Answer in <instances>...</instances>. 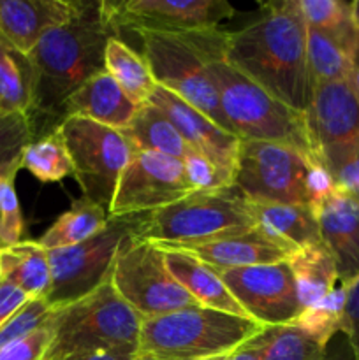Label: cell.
Returning <instances> with one entry per match:
<instances>
[{"label":"cell","mask_w":359,"mask_h":360,"mask_svg":"<svg viewBox=\"0 0 359 360\" xmlns=\"http://www.w3.org/2000/svg\"><path fill=\"white\" fill-rule=\"evenodd\" d=\"M224 62L289 108L306 115L313 84L299 0L267 2L256 21L227 34Z\"/></svg>","instance_id":"cell-1"},{"label":"cell","mask_w":359,"mask_h":360,"mask_svg":"<svg viewBox=\"0 0 359 360\" xmlns=\"http://www.w3.org/2000/svg\"><path fill=\"white\" fill-rule=\"evenodd\" d=\"M118 37L102 2H81L69 23L44 35L27 55L34 76L32 115L63 120V104L73 91L104 69L108 41Z\"/></svg>","instance_id":"cell-2"},{"label":"cell","mask_w":359,"mask_h":360,"mask_svg":"<svg viewBox=\"0 0 359 360\" xmlns=\"http://www.w3.org/2000/svg\"><path fill=\"white\" fill-rule=\"evenodd\" d=\"M136 34L143 42V56L158 86L178 95L213 120L220 129L232 134L213 81L208 74V62L211 58H224L227 32L211 28L189 34L150 30H139Z\"/></svg>","instance_id":"cell-3"},{"label":"cell","mask_w":359,"mask_h":360,"mask_svg":"<svg viewBox=\"0 0 359 360\" xmlns=\"http://www.w3.org/2000/svg\"><path fill=\"white\" fill-rule=\"evenodd\" d=\"M234 186L248 200L313 207L334 190L319 157L266 141H239Z\"/></svg>","instance_id":"cell-4"},{"label":"cell","mask_w":359,"mask_h":360,"mask_svg":"<svg viewBox=\"0 0 359 360\" xmlns=\"http://www.w3.org/2000/svg\"><path fill=\"white\" fill-rule=\"evenodd\" d=\"M48 323L51 336L41 360H63L88 352H137L143 319L108 281L92 294L51 309Z\"/></svg>","instance_id":"cell-5"},{"label":"cell","mask_w":359,"mask_h":360,"mask_svg":"<svg viewBox=\"0 0 359 360\" xmlns=\"http://www.w3.org/2000/svg\"><path fill=\"white\" fill-rule=\"evenodd\" d=\"M266 327L250 319L192 306L141 323L137 355L158 360H208L231 354Z\"/></svg>","instance_id":"cell-6"},{"label":"cell","mask_w":359,"mask_h":360,"mask_svg":"<svg viewBox=\"0 0 359 360\" xmlns=\"http://www.w3.org/2000/svg\"><path fill=\"white\" fill-rule=\"evenodd\" d=\"M208 74L236 137L241 141L289 144L319 157L310 136L305 112L296 111L275 98L259 84L232 69L220 56L208 62Z\"/></svg>","instance_id":"cell-7"},{"label":"cell","mask_w":359,"mask_h":360,"mask_svg":"<svg viewBox=\"0 0 359 360\" xmlns=\"http://www.w3.org/2000/svg\"><path fill=\"white\" fill-rule=\"evenodd\" d=\"M136 239L158 243H201L256 227L248 199L236 186L194 192L151 213L130 217Z\"/></svg>","instance_id":"cell-8"},{"label":"cell","mask_w":359,"mask_h":360,"mask_svg":"<svg viewBox=\"0 0 359 360\" xmlns=\"http://www.w3.org/2000/svg\"><path fill=\"white\" fill-rule=\"evenodd\" d=\"M109 281L143 320L201 306L168 269L164 250L134 238L132 227L120 245Z\"/></svg>","instance_id":"cell-9"},{"label":"cell","mask_w":359,"mask_h":360,"mask_svg":"<svg viewBox=\"0 0 359 360\" xmlns=\"http://www.w3.org/2000/svg\"><path fill=\"white\" fill-rule=\"evenodd\" d=\"M58 129L83 197L108 210L134 146L122 130L80 116H65Z\"/></svg>","instance_id":"cell-10"},{"label":"cell","mask_w":359,"mask_h":360,"mask_svg":"<svg viewBox=\"0 0 359 360\" xmlns=\"http://www.w3.org/2000/svg\"><path fill=\"white\" fill-rule=\"evenodd\" d=\"M130 217L111 218L101 234L81 245L48 252L51 285L44 301L51 309L77 301L111 280L113 264L123 239L130 234Z\"/></svg>","instance_id":"cell-11"},{"label":"cell","mask_w":359,"mask_h":360,"mask_svg":"<svg viewBox=\"0 0 359 360\" xmlns=\"http://www.w3.org/2000/svg\"><path fill=\"white\" fill-rule=\"evenodd\" d=\"M192 188L183 162L151 151L134 150L108 207L109 218L151 213L185 199Z\"/></svg>","instance_id":"cell-12"},{"label":"cell","mask_w":359,"mask_h":360,"mask_svg":"<svg viewBox=\"0 0 359 360\" xmlns=\"http://www.w3.org/2000/svg\"><path fill=\"white\" fill-rule=\"evenodd\" d=\"M102 11L116 34L120 28L189 34L218 28L234 16V7L227 0H104Z\"/></svg>","instance_id":"cell-13"},{"label":"cell","mask_w":359,"mask_h":360,"mask_svg":"<svg viewBox=\"0 0 359 360\" xmlns=\"http://www.w3.org/2000/svg\"><path fill=\"white\" fill-rule=\"evenodd\" d=\"M306 122L317 155L333 176L359 150V101L348 79L313 86Z\"/></svg>","instance_id":"cell-14"},{"label":"cell","mask_w":359,"mask_h":360,"mask_svg":"<svg viewBox=\"0 0 359 360\" xmlns=\"http://www.w3.org/2000/svg\"><path fill=\"white\" fill-rule=\"evenodd\" d=\"M220 276L246 316L263 327L291 326L303 311L287 260L225 269Z\"/></svg>","instance_id":"cell-15"},{"label":"cell","mask_w":359,"mask_h":360,"mask_svg":"<svg viewBox=\"0 0 359 360\" xmlns=\"http://www.w3.org/2000/svg\"><path fill=\"white\" fill-rule=\"evenodd\" d=\"M157 246L162 250H180L190 253L218 271L285 262L294 253V250L271 238L257 225L248 231L218 236L208 241L158 243Z\"/></svg>","instance_id":"cell-16"},{"label":"cell","mask_w":359,"mask_h":360,"mask_svg":"<svg viewBox=\"0 0 359 360\" xmlns=\"http://www.w3.org/2000/svg\"><path fill=\"white\" fill-rule=\"evenodd\" d=\"M150 104L168 116L169 122L182 134L192 150L204 155L208 160L234 178L239 141H241L239 137L220 129L204 112L162 86H157V90L153 91Z\"/></svg>","instance_id":"cell-17"},{"label":"cell","mask_w":359,"mask_h":360,"mask_svg":"<svg viewBox=\"0 0 359 360\" xmlns=\"http://www.w3.org/2000/svg\"><path fill=\"white\" fill-rule=\"evenodd\" d=\"M81 2L73 0H0V37L27 56L53 28L69 23Z\"/></svg>","instance_id":"cell-18"},{"label":"cell","mask_w":359,"mask_h":360,"mask_svg":"<svg viewBox=\"0 0 359 360\" xmlns=\"http://www.w3.org/2000/svg\"><path fill=\"white\" fill-rule=\"evenodd\" d=\"M320 238L336 264L338 280L351 285L359 276V200L336 188L315 207Z\"/></svg>","instance_id":"cell-19"},{"label":"cell","mask_w":359,"mask_h":360,"mask_svg":"<svg viewBox=\"0 0 359 360\" xmlns=\"http://www.w3.org/2000/svg\"><path fill=\"white\" fill-rule=\"evenodd\" d=\"M137 109L139 108L123 94L109 72L102 70L69 95L63 104V118L80 116L111 129L123 130L132 122Z\"/></svg>","instance_id":"cell-20"},{"label":"cell","mask_w":359,"mask_h":360,"mask_svg":"<svg viewBox=\"0 0 359 360\" xmlns=\"http://www.w3.org/2000/svg\"><path fill=\"white\" fill-rule=\"evenodd\" d=\"M164 252L168 269L201 306L248 319L238 301L229 292L227 285L222 280L220 271L208 266L206 262L196 259L190 253L180 252V250H164Z\"/></svg>","instance_id":"cell-21"},{"label":"cell","mask_w":359,"mask_h":360,"mask_svg":"<svg viewBox=\"0 0 359 360\" xmlns=\"http://www.w3.org/2000/svg\"><path fill=\"white\" fill-rule=\"evenodd\" d=\"M248 204L257 227L294 252L322 241L313 206L259 202V200H248Z\"/></svg>","instance_id":"cell-22"},{"label":"cell","mask_w":359,"mask_h":360,"mask_svg":"<svg viewBox=\"0 0 359 360\" xmlns=\"http://www.w3.org/2000/svg\"><path fill=\"white\" fill-rule=\"evenodd\" d=\"M2 280L20 288L28 299H44L51 285L48 252L37 241L0 248Z\"/></svg>","instance_id":"cell-23"},{"label":"cell","mask_w":359,"mask_h":360,"mask_svg":"<svg viewBox=\"0 0 359 360\" xmlns=\"http://www.w3.org/2000/svg\"><path fill=\"white\" fill-rule=\"evenodd\" d=\"M287 262L294 274L301 309L322 301L340 283L336 264L324 241L296 250Z\"/></svg>","instance_id":"cell-24"},{"label":"cell","mask_w":359,"mask_h":360,"mask_svg":"<svg viewBox=\"0 0 359 360\" xmlns=\"http://www.w3.org/2000/svg\"><path fill=\"white\" fill-rule=\"evenodd\" d=\"M122 132L134 150L151 151V153L176 158L180 162L185 160L192 151L182 134L169 122L168 116L150 102L137 109L132 122Z\"/></svg>","instance_id":"cell-25"},{"label":"cell","mask_w":359,"mask_h":360,"mask_svg":"<svg viewBox=\"0 0 359 360\" xmlns=\"http://www.w3.org/2000/svg\"><path fill=\"white\" fill-rule=\"evenodd\" d=\"M104 69L137 108L148 104L158 86L143 53H137L120 37L108 41Z\"/></svg>","instance_id":"cell-26"},{"label":"cell","mask_w":359,"mask_h":360,"mask_svg":"<svg viewBox=\"0 0 359 360\" xmlns=\"http://www.w3.org/2000/svg\"><path fill=\"white\" fill-rule=\"evenodd\" d=\"M108 210L92 200H74L69 210L60 214L55 224L41 236L39 245L44 250L67 248V246L81 245L94 236L101 234L109 224Z\"/></svg>","instance_id":"cell-27"},{"label":"cell","mask_w":359,"mask_h":360,"mask_svg":"<svg viewBox=\"0 0 359 360\" xmlns=\"http://www.w3.org/2000/svg\"><path fill=\"white\" fill-rule=\"evenodd\" d=\"M32 105L34 76L30 63L0 37V116H30Z\"/></svg>","instance_id":"cell-28"},{"label":"cell","mask_w":359,"mask_h":360,"mask_svg":"<svg viewBox=\"0 0 359 360\" xmlns=\"http://www.w3.org/2000/svg\"><path fill=\"white\" fill-rule=\"evenodd\" d=\"M351 46L334 35L306 25V60L313 86L351 76Z\"/></svg>","instance_id":"cell-29"},{"label":"cell","mask_w":359,"mask_h":360,"mask_svg":"<svg viewBox=\"0 0 359 360\" xmlns=\"http://www.w3.org/2000/svg\"><path fill=\"white\" fill-rule=\"evenodd\" d=\"M21 169H27L42 183H55L74 174L73 160L58 125L44 137L37 141L32 139L25 146Z\"/></svg>","instance_id":"cell-30"},{"label":"cell","mask_w":359,"mask_h":360,"mask_svg":"<svg viewBox=\"0 0 359 360\" xmlns=\"http://www.w3.org/2000/svg\"><path fill=\"white\" fill-rule=\"evenodd\" d=\"M347 285L338 283L322 301L303 309L291 326L299 327L320 345L327 347L331 340L344 329Z\"/></svg>","instance_id":"cell-31"},{"label":"cell","mask_w":359,"mask_h":360,"mask_svg":"<svg viewBox=\"0 0 359 360\" xmlns=\"http://www.w3.org/2000/svg\"><path fill=\"white\" fill-rule=\"evenodd\" d=\"M305 23L334 35L345 44L354 48L358 28L352 20L351 2L341 0H299Z\"/></svg>","instance_id":"cell-32"},{"label":"cell","mask_w":359,"mask_h":360,"mask_svg":"<svg viewBox=\"0 0 359 360\" xmlns=\"http://www.w3.org/2000/svg\"><path fill=\"white\" fill-rule=\"evenodd\" d=\"M326 347L296 326L270 327L263 360H320Z\"/></svg>","instance_id":"cell-33"},{"label":"cell","mask_w":359,"mask_h":360,"mask_svg":"<svg viewBox=\"0 0 359 360\" xmlns=\"http://www.w3.org/2000/svg\"><path fill=\"white\" fill-rule=\"evenodd\" d=\"M32 127L28 116H0V181L16 178L21 169V155L34 136Z\"/></svg>","instance_id":"cell-34"},{"label":"cell","mask_w":359,"mask_h":360,"mask_svg":"<svg viewBox=\"0 0 359 360\" xmlns=\"http://www.w3.org/2000/svg\"><path fill=\"white\" fill-rule=\"evenodd\" d=\"M51 308L44 299H28L13 316L0 326V352L49 322Z\"/></svg>","instance_id":"cell-35"},{"label":"cell","mask_w":359,"mask_h":360,"mask_svg":"<svg viewBox=\"0 0 359 360\" xmlns=\"http://www.w3.org/2000/svg\"><path fill=\"white\" fill-rule=\"evenodd\" d=\"M23 227L14 178H6L0 181V248H9L23 241Z\"/></svg>","instance_id":"cell-36"},{"label":"cell","mask_w":359,"mask_h":360,"mask_svg":"<svg viewBox=\"0 0 359 360\" xmlns=\"http://www.w3.org/2000/svg\"><path fill=\"white\" fill-rule=\"evenodd\" d=\"M187 176L196 192H218L234 186V178L227 172L222 171L218 165L208 160L204 155L197 153L196 150L190 151L189 157L183 160Z\"/></svg>","instance_id":"cell-37"},{"label":"cell","mask_w":359,"mask_h":360,"mask_svg":"<svg viewBox=\"0 0 359 360\" xmlns=\"http://www.w3.org/2000/svg\"><path fill=\"white\" fill-rule=\"evenodd\" d=\"M49 336H51V330H49V323H46L23 340L4 348L0 352V360H41L48 348Z\"/></svg>","instance_id":"cell-38"},{"label":"cell","mask_w":359,"mask_h":360,"mask_svg":"<svg viewBox=\"0 0 359 360\" xmlns=\"http://www.w3.org/2000/svg\"><path fill=\"white\" fill-rule=\"evenodd\" d=\"M341 333L347 336L355 359L359 360V276L347 285V302H345L344 329Z\"/></svg>","instance_id":"cell-39"},{"label":"cell","mask_w":359,"mask_h":360,"mask_svg":"<svg viewBox=\"0 0 359 360\" xmlns=\"http://www.w3.org/2000/svg\"><path fill=\"white\" fill-rule=\"evenodd\" d=\"M331 178L338 192L359 200V150Z\"/></svg>","instance_id":"cell-40"},{"label":"cell","mask_w":359,"mask_h":360,"mask_svg":"<svg viewBox=\"0 0 359 360\" xmlns=\"http://www.w3.org/2000/svg\"><path fill=\"white\" fill-rule=\"evenodd\" d=\"M267 340H270V327H266L263 333H259L257 336H253L252 340L243 343L239 348L232 350L231 354L222 355V357L208 359V360H263Z\"/></svg>","instance_id":"cell-41"},{"label":"cell","mask_w":359,"mask_h":360,"mask_svg":"<svg viewBox=\"0 0 359 360\" xmlns=\"http://www.w3.org/2000/svg\"><path fill=\"white\" fill-rule=\"evenodd\" d=\"M27 301L28 297L20 290V288L7 283V281L0 280V326H2L9 316H13Z\"/></svg>","instance_id":"cell-42"},{"label":"cell","mask_w":359,"mask_h":360,"mask_svg":"<svg viewBox=\"0 0 359 360\" xmlns=\"http://www.w3.org/2000/svg\"><path fill=\"white\" fill-rule=\"evenodd\" d=\"M320 360H358L355 359L354 350L348 343L347 336L344 333H338L333 340L327 343L326 354Z\"/></svg>","instance_id":"cell-43"},{"label":"cell","mask_w":359,"mask_h":360,"mask_svg":"<svg viewBox=\"0 0 359 360\" xmlns=\"http://www.w3.org/2000/svg\"><path fill=\"white\" fill-rule=\"evenodd\" d=\"M137 352L132 350H101V352H88V354L70 355L63 360H132Z\"/></svg>","instance_id":"cell-44"},{"label":"cell","mask_w":359,"mask_h":360,"mask_svg":"<svg viewBox=\"0 0 359 360\" xmlns=\"http://www.w3.org/2000/svg\"><path fill=\"white\" fill-rule=\"evenodd\" d=\"M348 83H351L352 90H354L355 97L359 101V32L351 53V76H348Z\"/></svg>","instance_id":"cell-45"},{"label":"cell","mask_w":359,"mask_h":360,"mask_svg":"<svg viewBox=\"0 0 359 360\" xmlns=\"http://www.w3.org/2000/svg\"><path fill=\"white\" fill-rule=\"evenodd\" d=\"M351 9H352V20H354L355 28L359 30V0H355V2H351Z\"/></svg>","instance_id":"cell-46"},{"label":"cell","mask_w":359,"mask_h":360,"mask_svg":"<svg viewBox=\"0 0 359 360\" xmlns=\"http://www.w3.org/2000/svg\"><path fill=\"white\" fill-rule=\"evenodd\" d=\"M132 360H158V359L150 357V355H137V354H136V357H134Z\"/></svg>","instance_id":"cell-47"},{"label":"cell","mask_w":359,"mask_h":360,"mask_svg":"<svg viewBox=\"0 0 359 360\" xmlns=\"http://www.w3.org/2000/svg\"><path fill=\"white\" fill-rule=\"evenodd\" d=\"M0 280H2V267H0Z\"/></svg>","instance_id":"cell-48"}]
</instances>
